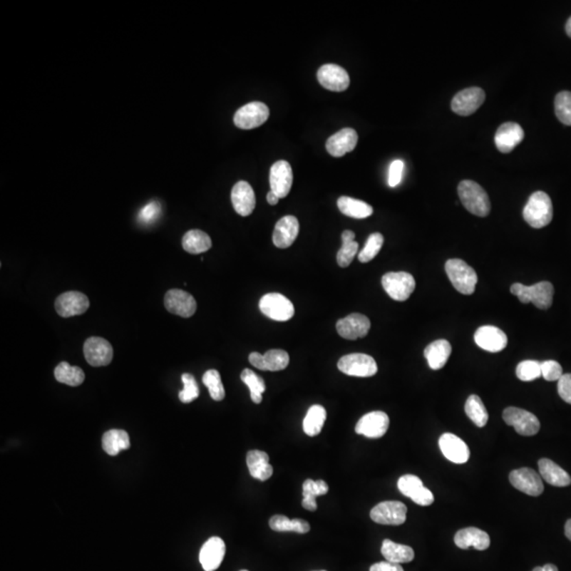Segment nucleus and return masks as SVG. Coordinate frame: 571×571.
<instances>
[{"instance_id": "36", "label": "nucleus", "mask_w": 571, "mask_h": 571, "mask_svg": "<svg viewBox=\"0 0 571 571\" xmlns=\"http://www.w3.org/2000/svg\"><path fill=\"white\" fill-rule=\"evenodd\" d=\"M182 247L188 253H203L212 248V241L203 231L191 230L184 235L183 239H182Z\"/></svg>"}, {"instance_id": "56", "label": "nucleus", "mask_w": 571, "mask_h": 571, "mask_svg": "<svg viewBox=\"0 0 571 571\" xmlns=\"http://www.w3.org/2000/svg\"><path fill=\"white\" fill-rule=\"evenodd\" d=\"M565 535L571 541V518L565 524Z\"/></svg>"}, {"instance_id": "6", "label": "nucleus", "mask_w": 571, "mask_h": 571, "mask_svg": "<svg viewBox=\"0 0 571 571\" xmlns=\"http://www.w3.org/2000/svg\"><path fill=\"white\" fill-rule=\"evenodd\" d=\"M382 286L393 300L404 302L412 295L416 282L408 272H390L382 278Z\"/></svg>"}, {"instance_id": "26", "label": "nucleus", "mask_w": 571, "mask_h": 571, "mask_svg": "<svg viewBox=\"0 0 571 571\" xmlns=\"http://www.w3.org/2000/svg\"><path fill=\"white\" fill-rule=\"evenodd\" d=\"M525 133L517 123L508 122L502 124L495 133L496 147L500 153H511L524 140Z\"/></svg>"}, {"instance_id": "39", "label": "nucleus", "mask_w": 571, "mask_h": 571, "mask_svg": "<svg viewBox=\"0 0 571 571\" xmlns=\"http://www.w3.org/2000/svg\"><path fill=\"white\" fill-rule=\"evenodd\" d=\"M326 417V410L322 405L315 404V405L311 406L307 412L304 423H303L304 432L310 437L318 436L322 432Z\"/></svg>"}, {"instance_id": "23", "label": "nucleus", "mask_w": 571, "mask_h": 571, "mask_svg": "<svg viewBox=\"0 0 571 571\" xmlns=\"http://www.w3.org/2000/svg\"><path fill=\"white\" fill-rule=\"evenodd\" d=\"M226 555V544L221 537H211L204 542L199 553V561L204 571L218 570Z\"/></svg>"}, {"instance_id": "51", "label": "nucleus", "mask_w": 571, "mask_h": 571, "mask_svg": "<svg viewBox=\"0 0 571 571\" xmlns=\"http://www.w3.org/2000/svg\"><path fill=\"white\" fill-rule=\"evenodd\" d=\"M404 162L402 160H395L392 162L388 171V186L390 188L399 186L403 177Z\"/></svg>"}, {"instance_id": "27", "label": "nucleus", "mask_w": 571, "mask_h": 571, "mask_svg": "<svg viewBox=\"0 0 571 571\" xmlns=\"http://www.w3.org/2000/svg\"><path fill=\"white\" fill-rule=\"evenodd\" d=\"M300 232V223L294 216H285L278 221L274 228L273 243L280 249H287L293 245Z\"/></svg>"}, {"instance_id": "58", "label": "nucleus", "mask_w": 571, "mask_h": 571, "mask_svg": "<svg viewBox=\"0 0 571 571\" xmlns=\"http://www.w3.org/2000/svg\"><path fill=\"white\" fill-rule=\"evenodd\" d=\"M241 571H248V570H241Z\"/></svg>"}, {"instance_id": "8", "label": "nucleus", "mask_w": 571, "mask_h": 571, "mask_svg": "<svg viewBox=\"0 0 571 571\" xmlns=\"http://www.w3.org/2000/svg\"><path fill=\"white\" fill-rule=\"evenodd\" d=\"M505 423L515 428L516 432L522 436H533L539 433L541 423L532 413L522 408H507L502 413Z\"/></svg>"}, {"instance_id": "19", "label": "nucleus", "mask_w": 571, "mask_h": 571, "mask_svg": "<svg viewBox=\"0 0 571 571\" xmlns=\"http://www.w3.org/2000/svg\"><path fill=\"white\" fill-rule=\"evenodd\" d=\"M318 80L325 89L330 91H345L350 84L346 70L335 64H326L318 71Z\"/></svg>"}, {"instance_id": "44", "label": "nucleus", "mask_w": 571, "mask_h": 571, "mask_svg": "<svg viewBox=\"0 0 571 571\" xmlns=\"http://www.w3.org/2000/svg\"><path fill=\"white\" fill-rule=\"evenodd\" d=\"M202 382L208 388L211 397L215 401H221L225 399L226 390L221 381V373L216 370H210L204 373Z\"/></svg>"}, {"instance_id": "4", "label": "nucleus", "mask_w": 571, "mask_h": 571, "mask_svg": "<svg viewBox=\"0 0 571 571\" xmlns=\"http://www.w3.org/2000/svg\"><path fill=\"white\" fill-rule=\"evenodd\" d=\"M445 272L457 291L465 295L474 293L478 281L477 274L465 261L458 258L449 259L445 263Z\"/></svg>"}, {"instance_id": "30", "label": "nucleus", "mask_w": 571, "mask_h": 571, "mask_svg": "<svg viewBox=\"0 0 571 571\" xmlns=\"http://www.w3.org/2000/svg\"><path fill=\"white\" fill-rule=\"evenodd\" d=\"M247 465L252 477L266 482L273 474V468L269 463V455L259 450H252L247 454Z\"/></svg>"}, {"instance_id": "9", "label": "nucleus", "mask_w": 571, "mask_h": 571, "mask_svg": "<svg viewBox=\"0 0 571 571\" xmlns=\"http://www.w3.org/2000/svg\"><path fill=\"white\" fill-rule=\"evenodd\" d=\"M408 508L405 505L397 500L382 502L373 507L370 511V518L380 525L400 526L406 520Z\"/></svg>"}, {"instance_id": "45", "label": "nucleus", "mask_w": 571, "mask_h": 571, "mask_svg": "<svg viewBox=\"0 0 571 571\" xmlns=\"http://www.w3.org/2000/svg\"><path fill=\"white\" fill-rule=\"evenodd\" d=\"M555 116L564 125L571 126V92L562 91L555 96Z\"/></svg>"}, {"instance_id": "40", "label": "nucleus", "mask_w": 571, "mask_h": 571, "mask_svg": "<svg viewBox=\"0 0 571 571\" xmlns=\"http://www.w3.org/2000/svg\"><path fill=\"white\" fill-rule=\"evenodd\" d=\"M355 233L346 230L342 233V247L338 252L337 261L340 267L346 268L353 263L359 251V243L355 241Z\"/></svg>"}, {"instance_id": "11", "label": "nucleus", "mask_w": 571, "mask_h": 571, "mask_svg": "<svg viewBox=\"0 0 571 571\" xmlns=\"http://www.w3.org/2000/svg\"><path fill=\"white\" fill-rule=\"evenodd\" d=\"M398 489L404 496H408L419 506H430L434 502V494L423 485L418 476L412 474L402 476L398 480Z\"/></svg>"}, {"instance_id": "29", "label": "nucleus", "mask_w": 571, "mask_h": 571, "mask_svg": "<svg viewBox=\"0 0 571 571\" xmlns=\"http://www.w3.org/2000/svg\"><path fill=\"white\" fill-rule=\"evenodd\" d=\"M456 546L460 549H468L474 547L477 550H485L489 548L491 541L487 532L475 527L461 529L456 533L454 537Z\"/></svg>"}, {"instance_id": "17", "label": "nucleus", "mask_w": 571, "mask_h": 571, "mask_svg": "<svg viewBox=\"0 0 571 571\" xmlns=\"http://www.w3.org/2000/svg\"><path fill=\"white\" fill-rule=\"evenodd\" d=\"M370 329V318L361 313L349 314L337 323L338 333L344 339L351 341L365 338Z\"/></svg>"}, {"instance_id": "57", "label": "nucleus", "mask_w": 571, "mask_h": 571, "mask_svg": "<svg viewBox=\"0 0 571 571\" xmlns=\"http://www.w3.org/2000/svg\"><path fill=\"white\" fill-rule=\"evenodd\" d=\"M566 33H567L568 36L571 39V17L568 19L567 23H566Z\"/></svg>"}, {"instance_id": "41", "label": "nucleus", "mask_w": 571, "mask_h": 571, "mask_svg": "<svg viewBox=\"0 0 571 571\" xmlns=\"http://www.w3.org/2000/svg\"><path fill=\"white\" fill-rule=\"evenodd\" d=\"M54 377L61 383L69 386H79L84 382L85 373L78 366H71L67 362H61L54 370Z\"/></svg>"}, {"instance_id": "25", "label": "nucleus", "mask_w": 571, "mask_h": 571, "mask_svg": "<svg viewBox=\"0 0 571 571\" xmlns=\"http://www.w3.org/2000/svg\"><path fill=\"white\" fill-rule=\"evenodd\" d=\"M233 208L237 214L247 217L253 213L256 208V198L253 188L248 182L239 181L235 184L231 193Z\"/></svg>"}, {"instance_id": "32", "label": "nucleus", "mask_w": 571, "mask_h": 571, "mask_svg": "<svg viewBox=\"0 0 571 571\" xmlns=\"http://www.w3.org/2000/svg\"><path fill=\"white\" fill-rule=\"evenodd\" d=\"M452 353V346L447 340H437L425 349V357L432 370H441L447 364Z\"/></svg>"}, {"instance_id": "34", "label": "nucleus", "mask_w": 571, "mask_h": 571, "mask_svg": "<svg viewBox=\"0 0 571 571\" xmlns=\"http://www.w3.org/2000/svg\"><path fill=\"white\" fill-rule=\"evenodd\" d=\"M102 447L108 455H118L121 451L131 448L129 435L123 430H108L103 435Z\"/></svg>"}, {"instance_id": "1", "label": "nucleus", "mask_w": 571, "mask_h": 571, "mask_svg": "<svg viewBox=\"0 0 571 571\" xmlns=\"http://www.w3.org/2000/svg\"><path fill=\"white\" fill-rule=\"evenodd\" d=\"M522 216L530 227L542 228L548 226L553 217L550 197L542 191L533 193L525 206Z\"/></svg>"}, {"instance_id": "12", "label": "nucleus", "mask_w": 571, "mask_h": 571, "mask_svg": "<svg viewBox=\"0 0 571 571\" xmlns=\"http://www.w3.org/2000/svg\"><path fill=\"white\" fill-rule=\"evenodd\" d=\"M485 94L480 87L461 90L452 100V111L461 116H471L484 104Z\"/></svg>"}, {"instance_id": "2", "label": "nucleus", "mask_w": 571, "mask_h": 571, "mask_svg": "<svg viewBox=\"0 0 571 571\" xmlns=\"http://www.w3.org/2000/svg\"><path fill=\"white\" fill-rule=\"evenodd\" d=\"M458 195L463 206L476 216H487L491 211V202L487 193L472 180H463L459 183Z\"/></svg>"}, {"instance_id": "46", "label": "nucleus", "mask_w": 571, "mask_h": 571, "mask_svg": "<svg viewBox=\"0 0 571 571\" xmlns=\"http://www.w3.org/2000/svg\"><path fill=\"white\" fill-rule=\"evenodd\" d=\"M384 243V237L383 235L380 234V233H373L371 234L370 237H368V241H366L365 247L362 249V251L359 253V261L361 263H370V261H373L375 256L379 254L380 250H381L382 246H383Z\"/></svg>"}, {"instance_id": "13", "label": "nucleus", "mask_w": 571, "mask_h": 571, "mask_svg": "<svg viewBox=\"0 0 571 571\" xmlns=\"http://www.w3.org/2000/svg\"><path fill=\"white\" fill-rule=\"evenodd\" d=\"M86 361L94 368L111 364L113 358V348L111 343L100 337H91L84 344Z\"/></svg>"}, {"instance_id": "55", "label": "nucleus", "mask_w": 571, "mask_h": 571, "mask_svg": "<svg viewBox=\"0 0 571 571\" xmlns=\"http://www.w3.org/2000/svg\"><path fill=\"white\" fill-rule=\"evenodd\" d=\"M532 571H559V570H557V566L552 565V564H547V565L537 567Z\"/></svg>"}, {"instance_id": "14", "label": "nucleus", "mask_w": 571, "mask_h": 571, "mask_svg": "<svg viewBox=\"0 0 571 571\" xmlns=\"http://www.w3.org/2000/svg\"><path fill=\"white\" fill-rule=\"evenodd\" d=\"M511 485L518 491L530 496H540L544 492L541 476L530 468L514 470L509 475Z\"/></svg>"}, {"instance_id": "42", "label": "nucleus", "mask_w": 571, "mask_h": 571, "mask_svg": "<svg viewBox=\"0 0 571 571\" xmlns=\"http://www.w3.org/2000/svg\"><path fill=\"white\" fill-rule=\"evenodd\" d=\"M465 414L470 419L477 425L478 428H484L489 420V414L485 408L484 402L476 395H471L465 402Z\"/></svg>"}, {"instance_id": "18", "label": "nucleus", "mask_w": 571, "mask_h": 571, "mask_svg": "<svg viewBox=\"0 0 571 571\" xmlns=\"http://www.w3.org/2000/svg\"><path fill=\"white\" fill-rule=\"evenodd\" d=\"M56 313L63 318H71L85 313L90 306L89 300L82 292L68 291L56 298Z\"/></svg>"}, {"instance_id": "28", "label": "nucleus", "mask_w": 571, "mask_h": 571, "mask_svg": "<svg viewBox=\"0 0 571 571\" xmlns=\"http://www.w3.org/2000/svg\"><path fill=\"white\" fill-rule=\"evenodd\" d=\"M357 143V131L353 128H344L327 140L326 149L333 157L340 158L353 151Z\"/></svg>"}, {"instance_id": "15", "label": "nucleus", "mask_w": 571, "mask_h": 571, "mask_svg": "<svg viewBox=\"0 0 571 571\" xmlns=\"http://www.w3.org/2000/svg\"><path fill=\"white\" fill-rule=\"evenodd\" d=\"M164 305L168 313L191 318L197 310V303L194 296L179 289H171L166 292Z\"/></svg>"}, {"instance_id": "3", "label": "nucleus", "mask_w": 571, "mask_h": 571, "mask_svg": "<svg viewBox=\"0 0 571 571\" xmlns=\"http://www.w3.org/2000/svg\"><path fill=\"white\" fill-rule=\"evenodd\" d=\"M511 293L517 296L522 304L532 303L540 309L550 308L553 302L555 288L549 282H541L532 286H525L516 283L510 288Z\"/></svg>"}, {"instance_id": "16", "label": "nucleus", "mask_w": 571, "mask_h": 571, "mask_svg": "<svg viewBox=\"0 0 571 571\" xmlns=\"http://www.w3.org/2000/svg\"><path fill=\"white\" fill-rule=\"evenodd\" d=\"M390 418L388 414L380 410L364 415L355 425V433L368 438H381L388 432Z\"/></svg>"}, {"instance_id": "37", "label": "nucleus", "mask_w": 571, "mask_h": 571, "mask_svg": "<svg viewBox=\"0 0 571 571\" xmlns=\"http://www.w3.org/2000/svg\"><path fill=\"white\" fill-rule=\"evenodd\" d=\"M269 525L272 530L278 531V532L291 531V532L305 535V533L310 531V525H309L307 520H302V518L289 520V518L285 515L272 516V517L270 518Z\"/></svg>"}, {"instance_id": "47", "label": "nucleus", "mask_w": 571, "mask_h": 571, "mask_svg": "<svg viewBox=\"0 0 571 571\" xmlns=\"http://www.w3.org/2000/svg\"><path fill=\"white\" fill-rule=\"evenodd\" d=\"M516 375L520 381H535L542 375L541 363L533 360L520 362L516 368Z\"/></svg>"}, {"instance_id": "21", "label": "nucleus", "mask_w": 571, "mask_h": 571, "mask_svg": "<svg viewBox=\"0 0 571 571\" xmlns=\"http://www.w3.org/2000/svg\"><path fill=\"white\" fill-rule=\"evenodd\" d=\"M293 173L289 162L285 160L276 162L270 171V186L274 194L285 198L291 191Z\"/></svg>"}, {"instance_id": "49", "label": "nucleus", "mask_w": 571, "mask_h": 571, "mask_svg": "<svg viewBox=\"0 0 571 571\" xmlns=\"http://www.w3.org/2000/svg\"><path fill=\"white\" fill-rule=\"evenodd\" d=\"M160 212H161V206H160L159 202H149L140 211L139 221L142 225H151L157 221L158 217L160 216Z\"/></svg>"}, {"instance_id": "31", "label": "nucleus", "mask_w": 571, "mask_h": 571, "mask_svg": "<svg viewBox=\"0 0 571 571\" xmlns=\"http://www.w3.org/2000/svg\"><path fill=\"white\" fill-rule=\"evenodd\" d=\"M539 470L545 482L555 487H567L571 484L570 474L548 458L539 460Z\"/></svg>"}, {"instance_id": "50", "label": "nucleus", "mask_w": 571, "mask_h": 571, "mask_svg": "<svg viewBox=\"0 0 571 571\" xmlns=\"http://www.w3.org/2000/svg\"><path fill=\"white\" fill-rule=\"evenodd\" d=\"M542 377L546 381H559L560 378L564 375L563 368L553 360H548L541 363Z\"/></svg>"}, {"instance_id": "52", "label": "nucleus", "mask_w": 571, "mask_h": 571, "mask_svg": "<svg viewBox=\"0 0 571 571\" xmlns=\"http://www.w3.org/2000/svg\"><path fill=\"white\" fill-rule=\"evenodd\" d=\"M557 393L560 397L571 404V373H565L557 381Z\"/></svg>"}, {"instance_id": "22", "label": "nucleus", "mask_w": 571, "mask_h": 571, "mask_svg": "<svg viewBox=\"0 0 571 571\" xmlns=\"http://www.w3.org/2000/svg\"><path fill=\"white\" fill-rule=\"evenodd\" d=\"M439 448L443 456L457 465L467 463L470 458V450L463 439L451 433H445L439 438Z\"/></svg>"}, {"instance_id": "20", "label": "nucleus", "mask_w": 571, "mask_h": 571, "mask_svg": "<svg viewBox=\"0 0 571 571\" xmlns=\"http://www.w3.org/2000/svg\"><path fill=\"white\" fill-rule=\"evenodd\" d=\"M477 346L489 353H500L508 345V338L502 329L495 326H482L474 335Z\"/></svg>"}, {"instance_id": "33", "label": "nucleus", "mask_w": 571, "mask_h": 571, "mask_svg": "<svg viewBox=\"0 0 571 571\" xmlns=\"http://www.w3.org/2000/svg\"><path fill=\"white\" fill-rule=\"evenodd\" d=\"M381 552L386 561L396 564L410 563L415 557L412 547L397 544L390 540H384Z\"/></svg>"}, {"instance_id": "38", "label": "nucleus", "mask_w": 571, "mask_h": 571, "mask_svg": "<svg viewBox=\"0 0 571 571\" xmlns=\"http://www.w3.org/2000/svg\"><path fill=\"white\" fill-rule=\"evenodd\" d=\"M328 485L324 480H307L303 485V502L302 505L306 510L315 511L316 496L325 495L328 493Z\"/></svg>"}, {"instance_id": "35", "label": "nucleus", "mask_w": 571, "mask_h": 571, "mask_svg": "<svg viewBox=\"0 0 571 571\" xmlns=\"http://www.w3.org/2000/svg\"><path fill=\"white\" fill-rule=\"evenodd\" d=\"M338 208L343 214L355 219H364L371 216L373 206L361 200L343 196L338 199Z\"/></svg>"}, {"instance_id": "48", "label": "nucleus", "mask_w": 571, "mask_h": 571, "mask_svg": "<svg viewBox=\"0 0 571 571\" xmlns=\"http://www.w3.org/2000/svg\"><path fill=\"white\" fill-rule=\"evenodd\" d=\"M184 388L179 393V399L182 403H191L199 397V388L194 375L183 373L181 377Z\"/></svg>"}, {"instance_id": "7", "label": "nucleus", "mask_w": 571, "mask_h": 571, "mask_svg": "<svg viewBox=\"0 0 571 571\" xmlns=\"http://www.w3.org/2000/svg\"><path fill=\"white\" fill-rule=\"evenodd\" d=\"M338 368L345 375L360 378L373 377L378 371L375 359L365 353L344 355L338 362Z\"/></svg>"}, {"instance_id": "43", "label": "nucleus", "mask_w": 571, "mask_h": 571, "mask_svg": "<svg viewBox=\"0 0 571 571\" xmlns=\"http://www.w3.org/2000/svg\"><path fill=\"white\" fill-rule=\"evenodd\" d=\"M241 381L249 388L252 401L256 404L261 403L263 401V393L266 390V384L263 378L259 377L253 370H248V368L241 373Z\"/></svg>"}, {"instance_id": "10", "label": "nucleus", "mask_w": 571, "mask_h": 571, "mask_svg": "<svg viewBox=\"0 0 571 571\" xmlns=\"http://www.w3.org/2000/svg\"><path fill=\"white\" fill-rule=\"evenodd\" d=\"M269 116L270 111L265 103L251 102L236 111L234 123L238 128L247 131L261 126Z\"/></svg>"}, {"instance_id": "54", "label": "nucleus", "mask_w": 571, "mask_h": 571, "mask_svg": "<svg viewBox=\"0 0 571 571\" xmlns=\"http://www.w3.org/2000/svg\"><path fill=\"white\" fill-rule=\"evenodd\" d=\"M267 201L269 202V204H271V206H276V204L278 203V201H280V197H278V195L274 194L272 191H270L267 195Z\"/></svg>"}, {"instance_id": "53", "label": "nucleus", "mask_w": 571, "mask_h": 571, "mask_svg": "<svg viewBox=\"0 0 571 571\" xmlns=\"http://www.w3.org/2000/svg\"><path fill=\"white\" fill-rule=\"evenodd\" d=\"M370 571H404L400 564L392 563V562H380V563L373 564L371 566Z\"/></svg>"}, {"instance_id": "24", "label": "nucleus", "mask_w": 571, "mask_h": 571, "mask_svg": "<svg viewBox=\"0 0 571 571\" xmlns=\"http://www.w3.org/2000/svg\"><path fill=\"white\" fill-rule=\"evenodd\" d=\"M290 358L287 351L282 349H271L265 355L252 353L249 362L259 370L280 371L289 365Z\"/></svg>"}, {"instance_id": "5", "label": "nucleus", "mask_w": 571, "mask_h": 571, "mask_svg": "<svg viewBox=\"0 0 571 571\" xmlns=\"http://www.w3.org/2000/svg\"><path fill=\"white\" fill-rule=\"evenodd\" d=\"M258 306L261 313L278 322H287L295 313L291 300L281 293L266 294L259 300Z\"/></svg>"}]
</instances>
